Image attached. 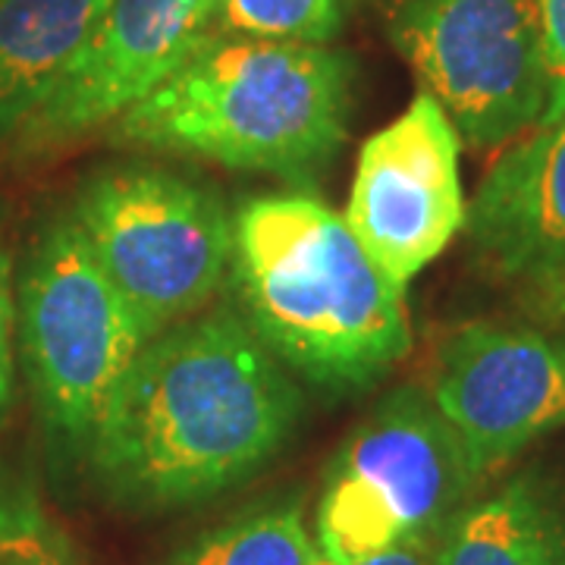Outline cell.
I'll return each mask as SVG.
<instances>
[{
  "mask_svg": "<svg viewBox=\"0 0 565 565\" xmlns=\"http://www.w3.org/2000/svg\"><path fill=\"white\" fill-rule=\"evenodd\" d=\"M541 29H544L546 107L537 126L565 117V0H541Z\"/></svg>",
  "mask_w": 565,
  "mask_h": 565,
  "instance_id": "obj_17",
  "label": "cell"
},
{
  "mask_svg": "<svg viewBox=\"0 0 565 565\" xmlns=\"http://www.w3.org/2000/svg\"><path fill=\"white\" fill-rule=\"evenodd\" d=\"M437 541L440 534H424V537H412L403 544L381 550L367 559H359L352 565H437Z\"/></svg>",
  "mask_w": 565,
  "mask_h": 565,
  "instance_id": "obj_19",
  "label": "cell"
},
{
  "mask_svg": "<svg viewBox=\"0 0 565 565\" xmlns=\"http://www.w3.org/2000/svg\"><path fill=\"white\" fill-rule=\"evenodd\" d=\"M352 0H221L217 32L245 39L330 44L343 35Z\"/></svg>",
  "mask_w": 565,
  "mask_h": 565,
  "instance_id": "obj_15",
  "label": "cell"
},
{
  "mask_svg": "<svg viewBox=\"0 0 565 565\" xmlns=\"http://www.w3.org/2000/svg\"><path fill=\"white\" fill-rule=\"evenodd\" d=\"M70 214L154 337L204 311L230 277L233 214L204 182L145 163L114 167L82 185Z\"/></svg>",
  "mask_w": 565,
  "mask_h": 565,
  "instance_id": "obj_6",
  "label": "cell"
},
{
  "mask_svg": "<svg viewBox=\"0 0 565 565\" xmlns=\"http://www.w3.org/2000/svg\"><path fill=\"white\" fill-rule=\"evenodd\" d=\"M462 141L434 95L422 92L364 141L343 217L364 252L408 286L462 233Z\"/></svg>",
  "mask_w": 565,
  "mask_h": 565,
  "instance_id": "obj_9",
  "label": "cell"
},
{
  "mask_svg": "<svg viewBox=\"0 0 565 565\" xmlns=\"http://www.w3.org/2000/svg\"><path fill=\"white\" fill-rule=\"evenodd\" d=\"M422 386L487 481L565 424V337L468 321L437 343Z\"/></svg>",
  "mask_w": 565,
  "mask_h": 565,
  "instance_id": "obj_8",
  "label": "cell"
},
{
  "mask_svg": "<svg viewBox=\"0 0 565 565\" xmlns=\"http://www.w3.org/2000/svg\"><path fill=\"white\" fill-rule=\"evenodd\" d=\"M107 0H0V145L61 82Z\"/></svg>",
  "mask_w": 565,
  "mask_h": 565,
  "instance_id": "obj_13",
  "label": "cell"
},
{
  "mask_svg": "<svg viewBox=\"0 0 565 565\" xmlns=\"http://www.w3.org/2000/svg\"><path fill=\"white\" fill-rule=\"evenodd\" d=\"M217 3L107 0L79 57L22 122L10 148L17 154H47L107 129L214 32Z\"/></svg>",
  "mask_w": 565,
  "mask_h": 565,
  "instance_id": "obj_10",
  "label": "cell"
},
{
  "mask_svg": "<svg viewBox=\"0 0 565 565\" xmlns=\"http://www.w3.org/2000/svg\"><path fill=\"white\" fill-rule=\"evenodd\" d=\"M386 32L465 148H505L544 117L541 0H396Z\"/></svg>",
  "mask_w": 565,
  "mask_h": 565,
  "instance_id": "obj_7",
  "label": "cell"
},
{
  "mask_svg": "<svg viewBox=\"0 0 565 565\" xmlns=\"http://www.w3.org/2000/svg\"><path fill=\"white\" fill-rule=\"evenodd\" d=\"M546 321H553V323H565V296L559 299V302L553 305L550 311H546Z\"/></svg>",
  "mask_w": 565,
  "mask_h": 565,
  "instance_id": "obj_20",
  "label": "cell"
},
{
  "mask_svg": "<svg viewBox=\"0 0 565 565\" xmlns=\"http://www.w3.org/2000/svg\"><path fill=\"white\" fill-rule=\"evenodd\" d=\"M437 565H565V503L537 471L475 497L446 522Z\"/></svg>",
  "mask_w": 565,
  "mask_h": 565,
  "instance_id": "obj_12",
  "label": "cell"
},
{
  "mask_svg": "<svg viewBox=\"0 0 565 565\" xmlns=\"http://www.w3.org/2000/svg\"><path fill=\"white\" fill-rule=\"evenodd\" d=\"M355 63L330 44L211 32L107 126L129 148L305 180L349 139Z\"/></svg>",
  "mask_w": 565,
  "mask_h": 565,
  "instance_id": "obj_3",
  "label": "cell"
},
{
  "mask_svg": "<svg viewBox=\"0 0 565 565\" xmlns=\"http://www.w3.org/2000/svg\"><path fill=\"white\" fill-rule=\"evenodd\" d=\"M230 280L258 340L327 393L367 390L412 349L405 286L311 195H262L233 214Z\"/></svg>",
  "mask_w": 565,
  "mask_h": 565,
  "instance_id": "obj_2",
  "label": "cell"
},
{
  "mask_svg": "<svg viewBox=\"0 0 565 565\" xmlns=\"http://www.w3.org/2000/svg\"><path fill=\"white\" fill-rule=\"evenodd\" d=\"M17 318L44 422L63 446L85 452L154 333L104 274L70 211L41 233L29 255Z\"/></svg>",
  "mask_w": 565,
  "mask_h": 565,
  "instance_id": "obj_5",
  "label": "cell"
},
{
  "mask_svg": "<svg viewBox=\"0 0 565 565\" xmlns=\"http://www.w3.org/2000/svg\"><path fill=\"white\" fill-rule=\"evenodd\" d=\"M0 565H79V556L32 490L0 484Z\"/></svg>",
  "mask_w": 565,
  "mask_h": 565,
  "instance_id": "obj_16",
  "label": "cell"
},
{
  "mask_svg": "<svg viewBox=\"0 0 565 565\" xmlns=\"http://www.w3.org/2000/svg\"><path fill=\"white\" fill-rule=\"evenodd\" d=\"M13 323H17V305L10 289V258L0 239V415L10 403V390H13Z\"/></svg>",
  "mask_w": 565,
  "mask_h": 565,
  "instance_id": "obj_18",
  "label": "cell"
},
{
  "mask_svg": "<svg viewBox=\"0 0 565 565\" xmlns=\"http://www.w3.org/2000/svg\"><path fill=\"white\" fill-rule=\"evenodd\" d=\"M170 565H327L299 503H267L204 531Z\"/></svg>",
  "mask_w": 565,
  "mask_h": 565,
  "instance_id": "obj_14",
  "label": "cell"
},
{
  "mask_svg": "<svg viewBox=\"0 0 565 565\" xmlns=\"http://www.w3.org/2000/svg\"><path fill=\"white\" fill-rule=\"evenodd\" d=\"M302 418L292 371L239 311H199L151 337L85 446L129 509H180L258 475Z\"/></svg>",
  "mask_w": 565,
  "mask_h": 565,
  "instance_id": "obj_1",
  "label": "cell"
},
{
  "mask_svg": "<svg viewBox=\"0 0 565 565\" xmlns=\"http://www.w3.org/2000/svg\"><path fill=\"white\" fill-rule=\"evenodd\" d=\"M484 478L422 384L386 393L323 475L315 541L327 565L440 534Z\"/></svg>",
  "mask_w": 565,
  "mask_h": 565,
  "instance_id": "obj_4",
  "label": "cell"
},
{
  "mask_svg": "<svg viewBox=\"0 0 565 565\" xmlns=\"http://www.w3.org/2000/svg\"><path fill=\"white\" fill-rule=\"evenodd\" d=\"M465 239L541 318L565 296V117L519 136L465 211Z\"/></svg>",
  "mask_w": 565,
  "mask_h": 565,
  "instance_id": "obj_11",
  "label": "cell"
}]
</instances>
